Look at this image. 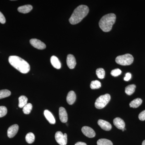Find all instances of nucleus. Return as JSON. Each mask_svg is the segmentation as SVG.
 <instances>
[{"instance_id": "nucleus-4", "label": "nucleus", "mask_w": 145, "mask_h": 145, "mask_svg": "<svg viewBox=\"0 0 145 145\" xmlns=\"http://www.w3.org/2000/svg\"><path fill=\"white\" fill-rule=\"evenodd\" d=\"M134 58L131 54H126L118 56L115 61L118 64L123 66L129 65L132 63Z\"/></svg>"}, {"instance_id": "nucleus-32", "label": "nucleus", "mask_w": 145, "mask_h": 145, "mask_svg": "<svg viewBox=\"0 0 145 145\" xmlns=\"http://www.w3.org/2000/svg\"><path fill=\"white\" fill-rule=\"evenodd\" d=\"M75 145H87L86 143L83 142H78L75 144Z\"/></svg>"}, {"instance_id": "nucleus-1", "label": "nucleus", "mask_w": 145, "mask_h": 145, "mask_svg": "<svg viewBox=\"0 0 145 145\" xmlns=\"http://www.w3.org/2000/svg\"><path fill=\"white\" fill-rule=\"evenodd\" d=\"M8 62L13 67L21 73L25 74L30 71V65L25 60L17 56H10L8 58Z\"/></svg>"}, {"instance_id": "nucleus-11", "label": "nucleus", "mask_w": 145, "mask_h": 145, "mask_svg": "<svg viewBox=\"0 0 145 145\" xmlns=\"http://www.w3.org/2000/svg\"><path fill=\"white\" fill-rule=\"evenodd\" d=\"M59 116L60 121L62 123H65L68 121V115L66 110L64 108L61 107L59 109Z\"/></svg>"}, {"instance_id": "nucleus-29", "label": "nucleus", "mask_w": 145, "mask_h": 145, "mask_svg": "<svg viewBox=\"0 0 145 145\" xmlns=\"http://www.w3.org/2000/svg\"><path fill=\"white\" fill-rule=\"evenodd\" d=\"M139 119L140 120L142 121H144L145 120V110L142 111V112L139 114Z\"/></svg>"}, {"instance_id": "nucleus-21", "label": "nucleus", "mask_w": 145, "mask_h": 145, "mask_svg": "<svg viewBox=\"0 0 145 145\" xmlns=\"http://www.w3.org/2000/svg\"><path fill=\"white\" fill-rule=\"evenodd\" d=\"M25 140L28 144H32L35 140V136L32 133H29L25 136Z\"/></svg>"}, {"instance_id": "nucleus-2", "label": "nucleus", "mask_w": 145, "mask_h": 145, "mask_svg": "<svg viewBox=\"0 0 145 145\" xmlns=\"http://www.w3.org/2000/svg\"><path fill=\"white\" fill-rule=\"evenodd\" d=\"M89 9L88 7L85 5H80L75 8L69 19L71 24L75 25L82 21L85 17L87 16Z\"/></svg>"}, {"instance_id": "nucleus-19", "label": "nucleus", "mask_w": 145, "mask_h": 145, "mask_svg": "<svg viewBox=\"0 0 145 145\" xmlns=\"http://www.w3.org/2000/svg\"><path fill=\"white\" fill-rule=\"evenodd\" d=\"M135 88H136V86L135 85H130L127 86L125 88V92L128 95L130 96L135 92Z\"/></svg>"}, {"instance_id": "nucleus-24", "label": "nucleus", "mask_w": 145, "mask_h": 145, "mask_svg": "<svg viewBox=\"0 0 145 145\" xmlns=\"http://www.w3.org/2000/svg\"><path fill=\"white\" fill-rule=\"evenodd\" d=\"M11 92L8 89H3L0 90V99L6 98L10 96Z\"/></svg>"}, {"instance_id": "nucleus-22", "label": "nucleus", "mask_w": 145, "mask_h": 145, "mask_svg": "<svg viewBox=\"0 0 145 145\" xmlns=\"http://www.w3.org/2000/svg\"><path fill=\"white\" fill-rule=\"evenodd\" d=\"M98 145H113L112 142L106 139H100L97 141Z\"/></svg>"}, {"instance_id": "nucleus-3", "label": "nucleus", "mask_w": 145, "mask_h": 145, "mask_svg": "<svg viewBox=\"0 0 145 145\" xmlns=\"http://www.w3.org/2000/svg\"><path fill=\"white\" fill-rule=\"evenodd\" d=\"M116 17L114 13H110L102 17L99 23L100 28L105 32H108L111 30L116 21Z\"/></svg>"}, {"instance_id": "nucleus-25", "label": "nucleus", "mask_w": 145, "mask_h": 145, "mask_svg": "<svg viewBox=\"0 0 145 145\" xmlns=\"http://www.w3.org/2000/svg\"><path fill=\"white\" fill-rule=\"evenodd\" d=\"M96 74L99 79H103L105 78V72L103 69L99 68L96 69Z\"/></svg>"}, {"instance_id": "nucleus-7", "label": "nucleus", "mask_w": 145, "mask_h": 145, "mask_svg": "<svg viewBox=\"0 0 145 145\" xmlns=\"http://www.w3.org/2000/svg\"><path fill=\"white\" fill-rule=\"evenodd\" d=\"M30 43L34 47L39 50L45 49L46 45L44 43L37 39H31L30 40Z\"/></svg>"}, {"instance_id": "nucleus-6", "label": "nucleus", "mask_w": 145, "mask_h": 145, "mask_svg": "<svg viewBox=\"0 0 145 145\" xmlns=\"http://www.w3.org/2000/svg\"><path fill=\"white\" fill-rule=\"evenodd\" d=\"M55 140L60 145H66L67 142V135L66 133L63 134L61 131L56 132L55 135Z\"/></svg>"}, {"instance_id": "nucleus-15", "label": "nucleus", "mask_w": 145, "mask_h": 145, "mask_svg": "<svg viewBox=\"0 0 145 145\" xmlns=\"http://www.w3.org/2000/svg\"><path fill=\"white\" fill-rule=\"evenodd\" d=\"M50 62L53 67L57 69H61V65L59 60L57 57L52 56L50 58Z\"/></svg>"}, {"instance_id": "nucleus-5", "label": "nucleus", "mask_w": 145, "mask_h": 145, "mask_svg": "<svg viewBox=\"0 0 145 145\" xmlns=\"http://www.w3.org/2000/svg\"><path fill=\"white\" fill-rule=\"evenodd\" d=\"M110 100V95L108 93L100 96L96 99L95 102V107L97 109L104 108L107 105Z\"/></svg>"}, {"instance_id": "nucleus-27", "label": "nucleus", "mask_w": 145, "mask_h": 145, "mask_svg": "<svg viewBox=\"0 0 145 145\" xmlns=\"http://www.w3.org/2000/svg\"><path fill=\"white\" fill-rule=\"evenodd\" d=\"M7 110L5 106H0V118L4 117L7 114Z\"/></svg>"}, {"instance_id": "nucleus-14", "label": "nucleus", "mask_w": 145, "mask_h": 145, "mask_svg": "<svg viewBox=\"0 0 145 145\" xmlns=\"http://www.w3.org/2000/svg\"><path fill=\"white\" fill-rule=\"evenodd\" d=\"M76 99V94L75 92L73 91H71L68 93L67 97V101L69 105H72L75 103Z\"/></svg>"}, {"instance_id": "nucleus-20", "label": "nucleus", "mask_w": 145, "mask_h": 145, "mask_svg": "<svg viewBox=\"0 0 145 145\" xmlns=\"http://www.w3.org/2000/svg\"><path fill=\"white\" fill-rule=\"evenodd\" d=\"M27 98L26 96H21L19 98V107L20 108H23L27 104Z\"/></svg>"}, {"instance_id": "nucleus-12", "label": "nucleus", "mask_w": 145, "mask_h": 145, "mask_svg": "<svg viewBox=\"0 0 145 145\" xmlns=\"http://www.w3.org/2000/svg\"><path fill=\"white\" fill-rule=\"evenodd\" d=\"M98 123L101 128L104 130L108 131L111 129V125L109 122L105 120L100 119L98 121Z\"/></svg>"}, {"instance_id": "nucleus-33", "label": "nucleus", "mask_w": 145, "mask_h": 145, "mask_svg": "<svg viewBox=\"0 0 145 145\" xmlns=\"http://www.w3.org/2000/svg\"><path fill=\"white\" fill-rule=\"evenodd\" d=\"M142 145H145V140L143 141Z\"/></svg>"}, {"instance_id": "nucleus-13", "label": "nucleus", "mask_w": 145, "mask_h": 145, "mask_svg": "<svg viewBox=\"0 0 145 145\" xmlns=\"http://www.w3.org/2000/svg\"><path fill=\"white\" fill-rule=\"evenodd\" d=\"M113 123L115 126L119 129H123L125 128V122L123 119L119 117L115 118L113 120Z\"/></svg>"}, {"instance_id": "nucleus-16", "label": "nucleus", "mask_w": 145, "mask_h": 145, "mask_svg": "<svg viewBox=\"0 0 145 145\" xmlns=\"http://www.w3.org/2000/svg\"><path fill=\"white\" fill-rule=\"evenodd\" d=\"M44 115L47 120L51 124H54L56 123L55 118L52 115L51 112L47 110H46L44 111Z\"/></svg>"}, {"instance_id": "nucleus-9", "label": "nucleus", "mask_w": 145, "mask_h": 145, "mask_svg": "<svg viewBox=\"0 0 145 145\" xmlns=\"http://www.w3.org/2000/svg\"><path fill=\"white\" fill-rule=\"evenodd\" d=\"M18 125L15 124L9 127L7 130V135L9 138H13L17 134L19 130Z\"/></svg>"}, {"instance_id": "nucleus-8", "label": "nucleus", "mask_w": 145, "mask_h": 145, "mask_svg": "<svg viewBox=\"0 0 145 145\" xmlns=\"http://www.w3.org/2000/svg\"><path fill=\"white\" fill-rule=\"evenodd\" d=\"M82 131L84 135L89 138H93L96 135L95 131L90 127H83L82 129Z\"/></svg>"}, {"instance_id": "nucleus-31", "label": "nucleus", "mask_w": 145, "mask_h": 145, "mask_svg": "<svg viewBox=\"0 0 145 145\" xmlns=\"http://www.w3.org/2000/svg\"><path fill=\"white\" fill-rule=\"evenodd\" d=\"M131 78V74L130 72H127L124 78V80L125 81H129Z\"/></svg>"}, {"instance_id": "nucleus-28", "label": "nucleus", "mask_w": 145, "mask_h": 145, "mask_svg": "<svg viewBox=\"0 0 145 145\" xmlns=\"http://www.w3.org/2000/svg\"><path fill=\"white\" fill-rule=\"evenodd\" d=\"M121 71L119 69H116L112 71L111 75L114 77H117L121 73Z\"/></svg>"}, {"instance_id": "nucleus-23", "label": "nucleus", "mask_w": 145, "mask_h": 145, "mask_svg": "<svg viewBox=\"0 0 145 145\" xmlns=\"http://www.w3.org/2000/svg\"><path fill=\"white\" fill-rule=\"evenodd\" d=\"M32 105L31 103H27L23 108L24 113L26 114H29L32 110Z\"/></svg>"}, {"instance_id": "nucleus-10", "label": "nucleus", "mask_w": 145, "mask_h": 145, "mask_svg": "<svg viewBox=\"0 0 145 145\" xmlns=\"http://www.w3.org/2000/svg\"><path fill=\"white\" fill-rule=\"evenodd\" d=\"M67 63L68 67L70 69H73L76 65V60L73 55L69 54L67 55Z\"/></svg>"}, {"instance_id": "nucleus-26", "label": "nucleus", "mask_w": 145, "mask_h": 145, "mask_svg": "<svg viewBox=\"0 0 145 145\" xmlns=\"http://www.w3.org/2000/svg\"><path fill=\"white\" fill-rule=\"evenodd\" d=\"M90 88L91 89H97L101 86V83L98 80L92 81L90 84Z\"/></svg>"}, {"instance_id": "nucleus-30", "label": "nucleus", "mask_w": 145, "mask_h": 145, "mask_svg": "<svg viewBox=\"0 0 145 145\" xmlns=\"http://www.w3.org/2000/svg\"><path fill=\"white\" fill-rule=\"evenodd\" d=\"M6 22V19L5 17L3 15L2 13L0 11V23L2 24H5Z\"/></svg>"}, {"instance_id": "nucleus-17", "label": "nucleus", "mask_w": 145, "mask_h": 145, "mask_svg": "<svg viewBox=\"0 0 145 145\" xmlns=\"http://www.w3.org/2000/svg\"><path fill=\"white\" fill-rule=\"evenodd\" d=\"M33 9L32 6L30 5H27L20 7L18 8V11L20 13H29Z\"/></svg>"}, {"instance_id": "nucleus-18", "label": "nucleus", "mask_w": 145, "mask_h": 145, "mask_svg": "<svg viewBox=\"0 0 145 145\" xmlns=\"http://www.w3.org/2000/svg\"><path fill=\"white\" fill-rule=\"evenodd\" d=\"M142 103V99L137 98V99H134L129 104L130 107L133 108H137L141 105Z\"/></svg>"}]
</instances>
